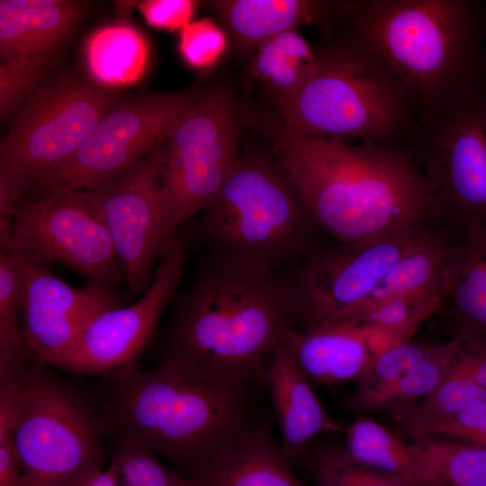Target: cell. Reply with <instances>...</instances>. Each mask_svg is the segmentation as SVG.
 Returning a JSON list of instances; mask_svg holds the SVG:
<instances>
[{
	"label": "cell",
	"mask_w": 486,
	"mask_h": 486,
	"mask_svg": "<svg viewBox=\"0 0 486 486\" xmlns=\"http://www.w3.org/2000/svg\"><path fill=\"white\" fill-rule=\"evenodd\" d=\"M271 152L337 243L436 227L428 185L406 150L312 140L284 127Z\"/></svg>",
	"instance_id": "1"
},
{
	"label": "cell",
	"mask_w": 486,
	"mask_h": 486,
	"mask_svg": "<svg viewBox=\"0 0 486 486\" xmlns=\"http://www.w3.org/2000/svg\"><path fill=\"white\" fill-rule=\"evenodd\" d=\"M103 422L167 458L184 477L198 472L226 442L256 418L263 380L241 378L165 353L148 371L108 377Z\"/></svg>",
	"instance_id": "2"
},
{
	"label": "cell",
	"mask_w": 486,
	"mask_h": 486,
	"mask_svg": "<svg viewBox=\"0 0 486 486\" xmlns=\"http://www.w3.org/2000/svg\"><path fill=\"white\" fill-rule=\"evenodd\" d=\"M166 353L208 369L264 381L262 359L296 328L287 274L205 256L172 300Z\"/></svg>",
	"instance_id": "3"
},
{
	"label": "cell",
	"mask_w": 486,
	"mask_h": 486,
	"mask_svg": "<svg viewBox=\"0 0 486 486\" xmlns=\"http://www.w3.org/2000/svg\"><path fill=\"white\" fill-rule=\"evenodd\" d=\"M377 54L431 120L463 90L485 79L486 2L353 1L336 31Z\"/></svg>",
	"instance_id": "4"
},
{
	"label": "cell",
	"mask_w": 486,
	"mask_h": 486,
	"mask_svg": "<svg viewBox=\"0 0 486 486\" xmlns=\"http://www.w3.org/2000/svg\"><path fill=\"white\" fill-rule=\"evenodd\" d=\"M327 37L307 79L274 103L284 128L312 140L407 150L423 120L405 83L350 35Z\"/></svg>",
	"instance_id": "5"
},
{
	"label": "cell",
	"mask_w": 486,
	"mask_h": 486,
	"mask_svg": "<svg viewBox=\"0 0 486 486\" xmlns=\"http://www.w3.org/2000/svg\"><path fill=\"white\" fill-rule=\"evenodd\" d=\"M187 223L207 256L285 274L335 241L271 151H240L216 198Z\"/></svg>",
	"instance_id": "6"
},
{
	"label": "cell",
	"mask_w": 486,
	"mask_h": 486,
	"mask_svg": "<svg viewBox=\"0 0 486 486\" xmlns=\"http://www.w3.org/2000/svg\"><path fill=\"white\" fill-rule=\"evenodd\" d=\"M32 357L0 379L26 486H75L104 468L103 419L73 384Z\"/></svg>",
	"instance_id": "7"
},
{
	"label": "cell",
	"mask_w": 486,
	"mask_h": 486,
	"mask_svg": "<svg viewBox=\"0 0 486 486\" xmlns=\"http://www.w3.org/2000/svg\"><path fill=\"white\" fill-rule=\"evenodd\" d=\"M112 89L67 74L44 82L13 117L0 143V218L62 166L113 107Z\"/></svg>",
	"instance_id": "8"
},
{
	"label": "cell",
	"mask_w": 486,
	"mask_h": 486,
	"mask_svg": "<svg viewBox=\"0 0 486 486\" xmlns=\"http://www.w3.org/2000/svg\"><path fill=\"white\" fill-rule=\"evenodd\" d=\"M428 185L436 226H486V79L422 123L406 150Z\"/></svg>",
	"instance_id": "9"
},
{
	"label": "cell",
	"mask_w": 486,
	"mask_h": 486,
	"mask_svg": "<svg viewBox=\"0 0 486 486\" xmlns=\"http://www.w3.org/2000/svg\"><path fill=\"white\" fill-rule=\"evenodd\" d=\"M223 88L203 92L163 143L161 184L165 233L178 228L216 198L240 155V120Z\"/></svg>",
	"instance_id": "10"
},
{
	"label": "cell",
	"mask_w": 486,
	"mask_h": 486,
	"mask_svg": "<svg viewBox=\"0 0 486 486\" xmlns=\"http://www.w3.org/2000/svg\"><path fill=\"white\" fill-rule=\"evenodd\" d=\"M202 94H148L113 105L69 159L30 191L28 199L92 190L110 181L161 145Z\"/></svg>",
	"instance_id": "11"
},
{
	"label": "cell",
	"mask_w": 486,
	"mask_h": 486,
	"mask_svg": "<svg viewBox=\"0 0 486 486\" xmlns=\"http://www.w3.org/2000/svg\"><path fill=\"white\" fill-rule=\"evenodd\" d=\"M12 249L41 266H65L87 284L115 289L125 284L111 235L88 190L24 199L14 213Z\"/></svg>",
	"instance_id": "12"
},
{
	"label": "cell",
	"mask_w": 486,
	"mask_h": 486,
	"mask_svg": "<svg viewBox=\"0 0 486 486\" xmlns=\"http://www.w3.org/2000/svg\"><path fill=\"white\" fill-rule=\"evenodd\" d=\"M429 230L370 243H334L315 252L287 274L296 328L331 325L358 308Z\"/></svg>",
	"instance_id": "13"
},
{
	"label": "cell",
	"mask_w": 486,
	"mask_h": 486,
	"mask_svg": "<svg viewBox=\"0 0 486 486\" xmlns=\"http://www.w3.org/2000/svg\"><path fill=\"white\" fill-rule=\"evenodd\" d=\"M192 242L187 222L162 251L152 280L130 305L107 310L83 330L64 363V370L107 377L135 368L166 307L176 294Z\"/></svg>",
	"instance_id": "14"
},
{
	"label": "cell",
	"mask_w": 486,
	"mask_h": 486,
	"mask_svg": "<svg viewBox=\"0 0 486 486\" xmlns=\"http://www.w3.org/2000/svg\"><path fill=\"white\" fill-rule=\"evenodd\" d=\"M163 143L110 181L88 190L111 235L130 294L147 290L153 264L169 242L161 184Z\"/></svg>",
	"instance_id": "15"
},
{
	"label": "cell",
	"mask_w": 486,
	"mask_h": 486,
	"mask_svg": "<svg viewBox=\"0 0 486 486\" xmlns=\"http://www.w3.org/2000/svg\"><path fill=\"white\" fill-rule=\"evenodd\" d=\"M17 256L22 273L24 340L34 358L62 369L86 326L102 312L125 305V297L109 287H74L48 267Z\"/></svg>",
	"instance_id": "16"
},
{
	"label": "cell",
	"mask_w": 486,
	"mask_h": 486,
	"mask_svg": "<svg viewBox=\"0 0 486 486\" xmlns=\"http://www.w3.org/2000/svg\"><path fill=\"white\" fill-rule=\"evenodd\" d=\"M86 6L75 0H1V61L45 76Z\"/></svg>",
	"instance_id": "17"
},
{
	"label": "cell",
	"mask_w": 486,
	"mask_h": 486,
	"mask_svg": "<svg viewBox=\"0 0 486 486\" xmlns=\"http://www.w3.org/2000/svg\"><path fill=\"white\" fill-rule=\"evenodd\" d=\"M264 382L281 430L280 450L292 468L306 457L310 461L308 446L316 436L344 431L324 409L284 343L264 369Z\"/></svg>",
	"instance_id": "18"
},
{
	"label": "cell",
	"mask_w": 486,
	"mask_h": 486,
	"mask_svg": "<svg viewBox=\"0 0 486 486\" xmlns=\"http://www.w3.org/2000/svg\"><path fill=\"white\" fill-rule=\"evenodd\" d=\"M210 6L242 53L275 35L302 24L316 23L326 35L342 21L349 2L318 0H217Z\"/></svg>",
	"instance_id": "19"
},
{
	"label": "cell",
	"mask_w": 486,
	"mask_h": 486,
	"mask_svg": "<svg viewBox=\"0 0 486 486\" xmlns=\"http://www.w3.org/2000/svg\"><path fill=\"white\" fill-rule=\"evenodd\" d=\"M366 327L340 323L307 332L290 329L284 345L310 383L332 387L357 382L377 354Z\"/></svg>",
	"instance_id": "20"
},
{
	"label": "cell",
	"mask_w": 486,
	"mask_h": 486,
	"mask_svg": "<svg viewBox=\"0 0 486 486\" xmlns=\"http://www.w3.org/2000/svg\"><path fill=\"white\" fill-rule=\"evenodd\" d=\"M190 479L193 486H305L264 419L226 442Z\"/></svg>",
	"instance_id": "21"
},
{
	"label": "cell",
	"mask_w": 486,
	"mask_h": 486,
	"mask_svg": "<svg viewBox=\"0 0 486 486\" xmlns=\"http://www.w3.org/2000/svg\"><path fill=\"white\" fill-rule=\"evenodd\" d=\"M438 313L449 339L486 338V226L456 233Z\"/></svg>",
	"instance_id": "22"
},
{
	"label": "cell",
	"mask_w": 486,
	"mask_h": 486,
	"mask_svg": "<svg viewBox=\"0 0 486 486\" xmlns=\"http://www.w3.org/2000/svg\"><path fill=\"white\" fill-rule=\"evenodd\" d=\"M344 432L347 454L356 461L398 474L415 486H437L425 454L415 445L406 444L395 433L375 420L357 416Z\"/></svg>",
	"instance_id": "23"
},
{
	"label": "cell",
	"mask_w": 486,
	"mask_h": 486,
	"mask_svg": "<svg viewBox=\"0 0 486 486\" xmlns=\"http://www.w3.org/2000/svg\"><path fill=\"white\" fill-rule=\"evenodd\" d=\"M84 58L89 78L113 89L139 81L148 61L145 37L130 25L98 28L86 41Z\"/></svg>",
	"instance_id": "24"
},
{
	"label": "cell",
	"mask_w": 486,
	"mask_h": 486,
	"mask_svg": "<svg viewBox=\"0 0 486 486\" xmlns=\"http://www.w3.org/2000/svg\"><path fill=\"white\" fill-rule=\"evenodd\" d=\"M316 54L297 29L267 40L252 53L249 74L274 103L292 94L310 75Z\"/></svg>",
	"instance_id": "25"
},
{
	"label": "cell",
	"mask_w": 486,
	"mask_h": 486,
	"mask_svg": "<svg viewBox=\"0 0 486 486\" xmlns=\"http://www.w3.org/2000/svg\"><path fill=\"white\" fill-rule=\"evenodd\" d=\"M459 346V338H450L445 343H434L423 358L371 400L364 412L385 410L400 421L418 400L435 390L453 369Z\"/></svg>",
	"instance_id": "26"
},
{
	"label": "cell",
	"mask_w": 486,
	"mask_h": 486,
	"mask_svg": "<svg viewBox=\"0 0 486 486\" xmlns=\"http://www.w3.org/2000/svg\"><path fill=\"white\" fill-rule=\"evenodd\" d=\"M443 297L442 292L394 296L346 323L368 328L384 351L411 339L424 321L439 312Z\"/></svg>",
	"instance_id": "27"
},
{
	"label": "cell",
	"mask_w": 486,
	"mask_h": 486,
	"mask_svg": "<svg viewBox=\"0 0 486 486\" xmlns=\"http://www.w3.org/2000/svg\"><path fill=\"white\" fill-rule=\"evenodd\" d=\"M483 400H486V390L460 372L454 364L438 386L417 402L400 422L405 433L415 440L428 436L434 427L448 418Z\"/></svg>",
	"instance_id": "28"
},
{
	"label": "cell",
	"mask_w": 486,
	"mask_h": 486,
	"mask_svg": "<svg viewBox=\"0 0 486 486\" xmlns=\"http://www.w3.org/2000/svg\"><path fill=\"white\" fill-rule=\"evenodd\" d=\"M22 294V267L12 249L0 254V376L14 374L33 357L20 321Z\"/></svg>",
	"instance_id": "29"
},
{
	"label": "cell",
	"mask_w": 486,
	"mask_h": 486,
	"mask_svg": "<svg viewBox=\"0 0 486 486\" xmlns=\"http://www.w3.org/2000/svg\"><path fill=\"white\" fill-rule=\"evenodd\" d=\"M427 456L437 486H486V448L441 436L414 443Z\"/></svg>",
	"instance_id": "30"
},
{
	"label": "cell",
	"mask_w": 486,
	"mask_h": 486,
	"mask_svg": "<svg viewBox=\"0 0 486 486\" xmlns=\"http://www.w3.org/2000/svg\"><path fill=\"white\" fill-rule=\"evenodd\" d=\"M310 464L317 486H415L403 476L356 461L336 445L317 446Z\"/></svg>",
	"instance_id": "31"
},
{
	"label": "cell",
	"mask_w": 486,
	"mask_h": 486,
	"mask_svg": "<svg viewBox=\"0 0 486 486\" xmlns=\"http://www.w3.org/2000/svg\"><path fill=\"white\" fill-rule=\"evenodd\" d=\"M109 468L117 486H193L190 478L164 467L152 451L128 439H118Z\"/></svg>",
	"instance_id": "32"
},
{
	"label": "cell",
	"mask_w": 486,
	"mask_h": 486,
	"mask_svg": "<svg viewBox=\"0 0 486 486\" xmlns=\"http://www.w3.org/2000/svg\"><path fill=\"white\" fill-rule=\"evenodd\" d=\"M228 34L220 24L204 17L179 31V51L190 67L207 69L214 66L228 47Z\"/></svg>",
	"instance_id": "33"
},
{
	"label": "cell",
	"mask_w": 486,
	"mask_h": 486,
	"mask_svg": "<svg viewBox=\"0 0 486 486\" xmlns=\"http://www.w3.org/2000/svg\"><path fill=\"white\" fill-rule=\"evenodd\" d=\"M428 436H446L486 448V400L448 418L434 427Z\"/></svg>",
	"instance_id": "34"
},
{
	"label": "cell",
	"mask_w": 486,
	"mask_h": 486,
	"mask_svg": "<svg viewBox=\"0 0 486 486\" xmlns=\"http://www.w3.org/2000/svg\"><path fill=\"white\" fill-rule=\"evenodd\" d=\"M197 4L191 0H146L139 2L138 8L148 25L180 31L192 22Z\"/></svg>",
	"instance_id": "35"
},
{
	"label": "cell",
	"mask_w": 486,
	"mask_h": 486,
	"mask_svg": "<svg viewBox=\"0 0 486 486\" xmlns=\"http://www.w3.org/2000/svg\"><path fill=\"white\" fill-rule=\"evenodd\" d=\"M455 367L486 390V338H459Z\"/></svg>",
	"instance_id": "36"
},
{
	"label": "cell",
	"mask_w": 486,
	"mask_h": 486,
	"mask_svg": "<svg viewBox=\"0 0 486 486\" xmlns=\"http://www.w3.org/2000/svg\"><path fill=\"white\" fill-rule=\"evenodd\" d=\"M0 486H26L14 435H0Z\"/></svg>",
	"instance_id": "37"
},
{
	"label": "cell",
	"mask_w": 486,
	"mask_h": 486,
	"mask_svg": "<svg viewBox=\"0 0 486 486\" xmlns=\"http://www.w3.org/2000/svg\"><path fill=\"white\" fill-rule=\"evenodd\" d=\"M75 486H117L113 473L108 467L98 468L85 475Z\"/></svg>",
	"instance_id": "38"
},
{
	"label": "cell",
	"mask_w": 486,
	"mask_h": 486,
	"mask_svg": "<svg viewBox=\"0 0 486 486\" xmlns=\"http://www.w3.org/2000/svg\"><path fill=\"white\" fill-rule=\"evenodd\" d=\"M485 78H486V76H485Z\"/></svg>",
	"instance_id": "39"
}]
</instances>
